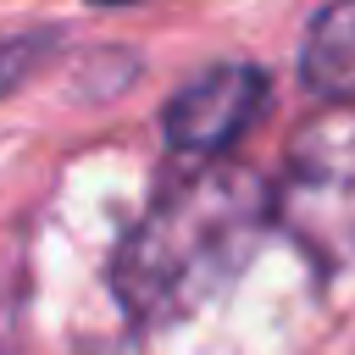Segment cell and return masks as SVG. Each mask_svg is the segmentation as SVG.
<instances>
[{"mask_svg": "<svg viewBox=\"0 0 355 355\" xmlns=\"http://www.w3.org/2000/svg\"><path fill=\"white\" fill-rule=\"evenodd\" d=\"M61 44H67L61 28H11V33H0V100L11 89H22Z\"/></svg>", "mask_w": 355, "mask_h": 355, "instance_id": "cell-5", "label": "cell"}, {"mask_svg": "<svg viewBox=\"0 0 355 355\" xmlns=\"http://www.w3.org/2000/svg\"><path fill=\"white\" fill-rule=\"evenodd\" d=\"M266 100H272V78L255 61H216L166 100L161 133L178 155L211 161V155H227L250 133V122L266 111Z\"/></svg>", "mask_w": 355, "mask_h": 355, "instance_id": "cell-3", "label": "cell"}, {"mask_svg": "<svg viewBox=\"0 0 355 355\" xmlns=\"http://www.w3.org/2000/svg\"><path fill=\"white\" fill-rule=\"evenodd\" d=\"M89 6H133V0H89Z\"/></svg>", "mask_w": 355, "mask_h": 355, "instance_id": "cell-7", "label": "cell"}, {"mask_svg": "<svg viewBox=\"0 0 355 355\" xmlns=\"http://www.w3.org/2000/svg\"><path fill=\"white\" fill-rule=\"evenodd\" d=\"M17 294H22V272H17V250L0 244V344L17 322Z\"/></svg>", "mask_w": 355, "mask_h": 355, "instance_id": "cell-6", "label": "cell"}, {"mask_svg": "<svg viewBox=\"0 0 355 355\" xmlns=\"http://www.w3.org/2000/svg\"><path fill=\"white\" fill-rule=\"evenodd\" d=\"M300 78L322 100L355 94V0H327L300 39Z\"/></svg>", "mask_w": 355, "mask_h": 355, "instance_id": "cell-4", "label": "cell"}, {"mask_svg": "<svg viewBox=\"0 0 355 355\" xmlns=\"http://www.w3.org/2000/svg\"><path fill=\"white\" fill-rule=\"evenodd\" d=\"M272 222L316 261H355V94L327 100L288 139L283 178L272 183Z\"/></svg>", "mask_w": 355, "mask_h": 355, "instance_id": "cell-2", "label": "cell"}, {"mask_svg": "<svg viewBox=\"0 0 355 355\" xmlns=\"http://www.w3.org/2000/svg\"><path fill=\"white\" fill-rule=\"evenodd\" d=\"M272 222V189L222 155L172 178L128 227L111 261V288L133 322H178L211 305L250 266Z\"/></svg>", "mask_w": 355, "mask_h": 355, "instance_id": "cell-1", "label": "cell"}]
</instances>
